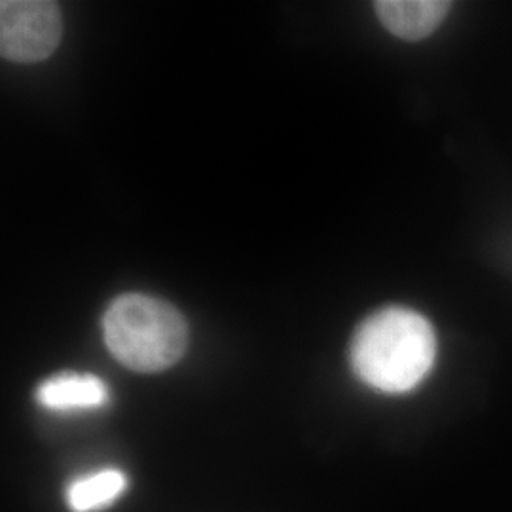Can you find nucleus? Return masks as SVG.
I'll return each instance as SVG.
<instances>
[{
    "instance_id": "1",
    "label": "nucleus",
    "mask_w": 512,
    "mask_h": 512,
    "mask_svg": "<svg viewBox=\"0 0 512 512\" xmlns=\"http://www.w3.org/2000/svg\"><path fill=\"white\" fill-rule=\"evenodd\" d=\"M437 361V334L420 311L389 306L357 327L349 363L363 384L382 393H408L429 376Z\"/></svg>"
},
{
    "instance_id": "2",
    "label": "nucleus",
    "mask_w": 512,
    "mask_h": 512,
    "mask_svg": "<svg viewBox=\"0 0 512 512\" xmlns=\"http://www.w3.org/2000/svg\"><path fill=\"white\" fill-rule=\"evenodd\" d=\"M110 353L131 370L160 372L175 365L188 346L183 315L147 294L116 298L103 317Z\"/></svg>"
},
{
    "instance_id": "3",
    "label": "nucleus",
    "mask_w": 512,
    "mask_h": 512,
    "mask_svg": "<svg viewBox=\"0 0 512 512\" xmlns=\"http://www.w3.org/2000/svg\"><path fill=\"white\" fill-rule=\"evenodd\" d=\"M63 33L61 12L46 0L0 2V52L16 63H37L54 54Z\"/></svg>"
},
{
    "instance_id": "4",
    "label": "nucleus",
    "mask_w": 512,
    "mask_h": 512,
    "mask_svg": "<svg viewBox=\"0 0 512 512\" xmlns=\"http://www.w3.org/2000/svg\"><path fill=\"white\" fill-rule=\"evenodd\" d=\"M376 16L385 29L403 40H423L431 37L452 10L446 0H378L374 2Z\"/></svg>"
},
{
    "instance_id": "5",
    "label": "nucleus",
    "mask_w": 512,
    "mask_h": 512,
    "mask_svg": "<svg viewBox=\"0 0 512 512\" xmlns=\"http://www.w3.org/2000/svg\"><path fill=\"white\" fill-rule=\"evenodd\" d=\"M38 403L54 412L95 410L109 401L105 382L92 374H59L38 387Z\"/></svg>"
},
{
    "instance_id": "6",
    "label": "nucleus",
    "mask_w": 512,
    "mask_h": 512,
    "mask_svg": "<svg viewBox=\"0 0 512 512\" xmlns=\"http://www.w3.org/2000/svg\"><path fill=\"white\" fill-rule=\"evenodd\" d=\"M124 490L126 476L116 469H105L73 482L67 492V501L74 512H92L107 507Z\"/></svg>"
}]
</instances>
